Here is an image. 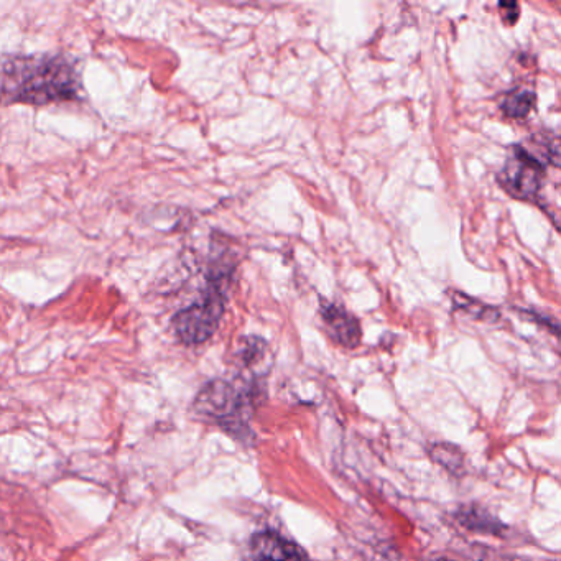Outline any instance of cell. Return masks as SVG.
Masks as SVG:
<instances>
[{
	"label": "cell",
	"instance_id": "1",
	"mask_svg": "<svg viewBox=\"0 0 561 561\" xmlns=\"http://www.w3.org/2000/svg\"><path fill=\"white\" fill-rule=\"evenodd\" d=\"M78 93V71L65 56H0V102L50 104Z\"/></svg>",
	"mask_w": 561,
	"mask_h": 561
},
{
	"label": "cell",
	"instance_id": "2",
	"mask_svg": "<svg viewBox=\"0 0 561 561\" xmlns=\"http://www.w3.org/2000/svg\"><path fill=\"white\" fill-rule=\"evenodd\" d=\"M232 267L223 262L209 272L208 288L200 302L193 303L173 318V330L185 344H201L218 330L226 308V292Z\"/></svg>",
	"mask_w": 561,
	"mask_h": 561
},
{
	"label": "cell",
	"instance_id": "3",
	"mask_svg": "<svg viewBox=\"0 0 561 561\" xmlns=\"http://www.w3.org/2000/svg\"><path fill=\"white\" fill-rule=\"evenodd\" d=\"M249 405L244 387L226 381L209 382L196 397V412L224 427H237Z\"/></svg>",
	"mask_w": 561,
	"mask_h": 561
},
{
	"label": "cell",
	"instance_id": "4",
	"mask_svg": "<svg viewBox=\"0 0 561 561\" xmlns=\"http://www.w3.org/2000/svg\"><path fill=\"white\" fill-rule=\"evenodd\" d=\"M545 165L524 145H515L502 168L499 181L504 190L517 200H530L542 190Z\"/></svg>",
	"mask_w": 561,
	"mask_h": 561
},
{
	"label": "cell",
	"instance_id": "5",
	"mask_svg": "<svg viewBox=\"0 0 561 561\" xmlns=\"http://www.w3.org/2000/svg\"><path fill=\"white\" fill-rule=\"evenodd\" d=\"M247 561H306L305 553L275 532L254 535Z\"/></svg>",
	"mask_w": 561,
	"mask_h": 561
},
{
	"label": "cell",
	"instance_id": "6",
	"mask_svg": "<svg viewBox=\"0 0 561 561\" xmlns=\"http://www.w3.org/2000/svg\"><path fill=\"white\" fill-rule=\"evenodd\" d=\"M321 318H323L326 330L336 343L346 346V348H356L357 344L361 343L359 321L341 306L333 305V303H323L321 305Z\"/></svg>",
	"mask_w": 561,
	"mask_h": 561
},
{
	"label": "cell",
	"instance_id": "7",
	"mask_svg": "<svg viewBox=\"0 0 561 561\" xmlns=\"http://www.w3.org/2000/svg\"><path fill=\"white\" fill-rule=\"evenodd\" d=\"M535 93L532 89L517 88L507 94L502 102V111L510 119H524L535 106Z\"/></svg>",
	"mask_w": 561,
	"mask_h": 561
},
{
	"label": "cell",
	"instance_id": "8",
	"mask_svg": "<svg viewBox=\"0 0 561 561\" xmlns=\"http://www.w3.org/2000/svg\"><path fill=\"white\" fill-rule=\"evenodd\" d=\"M430 455L436 463L441 464L448 471H453V473L463 468V453L456 446L440 443V445L433 446Z\"/></svg>",
	"mask_w": 561,
	"mask_h": 561
},
{
	"label": "cell",
	"instance_id": "9",
	"mask_svg": "<svg viewBox=\"0 0 561 561\" xmlns=\"http://www.w3.org/2000/svg\"><path fill=\"white\" fill-rule=\"evenodd\" d=\"M476 520L479 522L478 530H484V532H497V522H494V519H487L484 512H476L474 509H468L464 512L463 517H461V522H463L464 525L476 522Z\"/></svg>",
	"mask_w": 561,
	"mask_h": 561
},
{
	"label": "cell",
	"instance_id": "10",
	"mask_svg": "<svg viewBox=\"0 0 561 561\" xmlns=\"http://www.w3.org/2000/svg\"><path fill=\"white\" fill-rule=\"evenodd\" d=\"M502 17H504V22L509 25H514L519 19V5L515 2H510V4H501Z\"/></svg>",
	"mask_w": 561,
	"mask_h": 561
}]
</instances>
